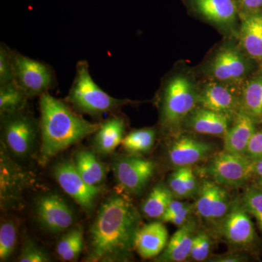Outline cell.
<instances>
[{
  "label": "cell",
  "mask_w": 262,
  "mask_h": 262,
  "mask_svg": "<svg viewBox=\"0 0 262 262\" xmlns=\"http://www.w3.org/2000/svg\"><path fill=\"white\" fill-rule=\"evenodd\" d=\"M14 82L29 98L41 96L56 86V77L51 65L10 49Z\"/></svg>",
  "instance_id": "cell-6"
},
{
  "label": "cell",
  "mask_w": 262,
  "mask_h": 262,
  "mask_svg": "<svg viewBox=\"0 0 262 262\" xmlns=\"http://www.w3.org/2000/svg\"><path fill=\"white\" fill-rule=\"evenodd\" d=\"M182 201L174 198L160 221L180 227L192 220L194 213V204Z\"/></svg>",
  "instance_id": "cell-30"
},
{
  "label": "cell",
  "mask_w": 262,
  "mask_h": 262,
  "mask_svg": "<svg viewBox=\"0 0 262 262\" xmlns=\"http://www.w3.org/2000/svg\"><path fill=\"white\" fill-rule=\"evenodd\" d=\"M198 13L212 23L230 27L234 23L237 8L233 0H192Z\"/></svg>",
  "instance_id": "cell-22"
},
{
  "label": "cell",
  "mask_w": 262,
  "mask_h": 262,
  "mask_svg": "<svg viewBox=\"0 0 262 262\" xmlns=\"http://www.w3.org/2000/svg\"><path fill=\"white\" fill-rule=\"evenodd\" d=\"M249 215L241 198H237L232 201L225 218L214 228L216 234L232 251L245 252L253 249L257 244V234Z\"/></svg>",
  "instance_id": "cell-7"
},
{
  "label": "cell",
  "mask_w": 262,
  "mask_h": 262,
  "mask_svg": "<svg viewBox=\"0 0 262 262\" xmlns=\"http://www.w3.org/2000/svg\"><path fill=\"white\" fill-rule=\"evenodd\" d=\"M113 167L117 182L131 194H139L144 190L156 168L154 162L134 155L118 158Z\"/></svg>",
  "instance_id": "cell-11"
},
{
  "label": "cell",
  "mask_w": 262,
  "mask_h": 262,
  "mask_svg": "<svg viewBox=\"0 0 262 262\" xmlns=\"http://www.w3.org/2000/svg\"><path fill=\"white\" fill-rule=\"evenodd\" d=\"M241 89L234 84L210 80L199 89L198 106L234 116L241 108Z\"/></svg>",
  "instance_id": "cell-13"
},
{
  "label": "cell",
  "mask_w": 262,
  "mask_h": 262,
  "mask_svg": "<svg viewBox=\"0 0 262 262\" xmlns=\"http://www.w3.org/2000/svg\"><path fill=\"white\" fill-rule=\"evenodd\" d=\"M213 239L205 229H198L193 239L189 260L193 261H208L211 257Z\"/></svg>",
  "instance_id": "cell-32"
},
{
  "label": "cell",
  "mask_w": 262,
  "mask_h": 262,
  "mask_svg": "<svg viewBox=\"0 0 262 262\" xmlns=\"http://www.w3.org/2000/svg\"><path fill=\"white\" fill-rule=\"evenodd\" d=\"M20 262H48L51 261L47 251L39 247L32 239L24 241L21 252L18 258Z\"/></svg>",
  "instance_id": "cell-34"
},
{
  "label": "cell",
  "mask_w": 262,
  "mask_h": 262,
  "mask_svg": "<svg viewBox=\"0 0 262 262\" xmlns=\"http://www.w3.org/2000/svg\"><path fill=\"white\" fill-rule=\"evenodd\" d=\"M14 82L10 48L4 42L0 44V86Z\"/></svg>",
  "instance_id": "cell-35"
},
{
  "label": "cell",
  "mask_w": 262,
  "mask_h": 262,
  "mask_svg": "<svg viewBox=\"0 0 262 262\" xmlns=\"http://www.w3.org/2000/svg\"><path fill=\"white\" fill-rule=\"evenodd\" d=\"M257 124L249 115L239 110L227 134L224 136V150L236 154L246 155L250 141L256 132Z\"/></svg>",
  "instance_id": "cell-17"
},
{
  "label": "cell",
  "mask_w": 262,
  "mask_h": 262,
  "mask_svg": "<svg viewBox=\"0 0 262 262\" xmlns=\"http://www.w3.org/2000/svg\"><path fill=\"white\" fill-rule=\"evenodd\" d=\"M253 165V160L247 155L223 150L212 157L203 171L210 179L223 187L239 188L251 181Z\"/></svg>",
  "instance_id": "cell-8"
},
{
  "label": "cell",
  "mask_w": 262,
  "mask_h": 262,
  "mask_svg": "<svg viewBox=\"0 0 262 262\" xmlns=\"http://www.w3.org/2000/svg\"><path fill=\"white\" fill-rule=\"evenodd\" d=\"M233 117L208 108L196 106L186 119V125L198 134L221 136L227 134Z\"/></svg>",
  "instance_id": "cell-16"
},
{
  "label": "cell",
  "mask_w": 262,
  "mask_h": 262,
  "mask_svg": "<svg viewBox=\"0 0 262 262\" xmlns=\"http://www.w3.org/2000/svg\"><path fill=\"white\" fill-rule=\"evenodd\" d=\"M140 225L141 215L128 198L120 194L108 196L90 228L86 261H131Z\"/></svg>",
  "instance_id": "cell-1"
},
{
  "label": "cell",
  "mask_w": 262,
  "mask_h": 262,
  "mask_svg": "<svg viewBox=\"0 0 262 262\" xmlns=\"http://www.w3.org/2000/svg\"><path fill=\"white\" fill-rule=\"evenodd\" d=\"M246 155L252 160L262 158V129L256 130L248 145Z\"/></svg>",
  "instance_id": "cell-36"
},
{
  "label": "cell",
  "mask_w": 262,
  "mask_h": 262,
  "mask_svg": "<svg viewBox=\"0 0 262 262\" xmlns=\"http://www.w3.org/2000/svg\"><path fill=\"white\" fill-rule=\"evenodd\" d=\"M84 246L83 230L80 227L70 229L63 234L56 246V253L62 261H75Z\"/></svg>",
  "instance_id": "cell-28"
},
{
  "label": "cell",
  "mask_w": 262,
  "mask_h": 262,
  "mask_svg": "<svg viewBox=\"0 0 262 262\" xmlns=\"http://www.w3.org/2000/svg\"><path fill=\"white\" fill-rule=\"evenodd\" d=\"M239 46L251 59L262 66V12L243 14Z\"/></svg>",
  "instance_id": "cell-20"
},
{
  "label": "cell",
  "mask_w": 262,
  "mask_h": 262,
  "mask_svg": "<svg viewBox=\"0 0 262 262\" xmlns=\"http://www.w3.org/2000/svg\"><path fill=\"white\" fill-rule=\"evenodd\" d=\"M4 144L18 158L30 154L37 139V122L26 108L21 111L1 117Z\"/></svg>",
  "instance_id": "cell-9"
},
{
  "label": "cell",
  "mask_w": 262,
  "mask_h": 262,
  "mask_svg": "<svg viewBox=\"0 0 262 262\" xmlns=\"http://www.w3.org/2000/svg\"><path fill=\"white\" fill-rule=\"evenodd\" d=\"M252 184L262 187V158L253 160Z\"/></svg>",
  "instance_id": "cell-39"
},
{
  "label": "cell",
  "mask_w": 262,
  "mask_h": 262,
  "mask_svg": "<svg viewBox=\"0 0 262 262\" xmlns=\"http://www.w3.org/2000/svg\"><path fill=\"white\" fill-rule=\"evenodd\" d=\"M156 140V130L152 127L139 129L125 136L122 142L123 149L133 155L149 152Z\"/></svg>",
  "instance_id": "cell-29"
},
{
  "label": "cell",
  "mask_w": 262,
  "mask_h": 262,
  "mask_svg": "<svg viewBox=\"0 0 262 262\" xmlns=\"http://www.w3.org/2000/svg\"><path fill=\"white\" fill-rule=\"evenodd\" d=\"M241 201L248 213L254 217L262 232V187L253 184L247 186Z\"/></svg>",
  "instance_id": "cell-31"
},
{
  "label": "cell",
  "mask_w": 262,
  "mask_h": 262,
  "mask_svg": "<svg viewBox=\"0 0 262 262\" xmlns=\"http://www.w3.org/2000/svg\"><path fill=\"white\" fill-rule=\"evenodd\" d=\"M199 88L189 75L177 74L165 81L160 93V121L173 132L198 106Z\"/></svg>",
  "instance_id": "cell-3"
},
{
  "label": "cell",
  "mask_w": 262,
  "mask_h": 262,
  "mask_svg": "<svg viewBox=\"0 0 262 262\" xmlns=\"http://www.w3.org/2000/svg\"><path fill=\"white\" fill-rule=\"evenodd\" d=\"M232 203L225 187L211 179H203L194 203V213L215 228L228 213Z\"/></svg>",
  "instance_id": "cell-10"
},
{
  "label": "cell",
  "mask_w": 262,
  "mask_h": 262,
  "mask_svg": "<svg viewBox=\"0 0 262 262\" xmlns=\"http://www.w3.org/2000/svg\"><path fill=\"white\" fill-rule=\"evenodd\" d=\"M239 110L249 115L257 125L262 124V66L243 84Z\"/></svg>",
  "instance_id": "cell-23"
},
{
  "label": "cell",
  "mask_w": 262,
  "mask_h": 262,
  "mask_svg": "<svg viewBox=\"0 0 262 262\" xmlns=\"http://www.w3.org/2000/svg\"><path fill=\"white\" fill-rule=\"evenodd\" d=\"M41 162L48 160L84 138L94 135L100 123L91 122L76 113L66 101L49 93L39 96Z\"/></svg>",
  "instance_id": "cell-2"
},
{
  "label": "cell",
  "mask_w": 262,
  "mask_h": 262,
  "mask_svg": "<svg viewBox=\"0 0 262 262\" xmlns=\"http://www.w3.org/2000/svg\"><path fill=\"white\" fill-rule=\"evenodd\" d=\"M244 14L254 13L261 10L262 0H239Z\"/></svg>",
  "instance_id": "cell-38"
},
{
  "label": "cell",
  "mask_w": 262,
  "mask_h": 262,
  "mask_svg": "<svg viewBox=\"0 0 262 262\" xmlns=\"http://www.w3.org/2000/svg\"><path fill=\"white\" fill-rule=\"evenodd\" d=\"M17 226L7 221L0 227V260L5 261L13 254L17 243Z\"/></svg>",
  "instance_id": "cell-33"
},
{
  "label": "cell",
  "mask_w": 262,
  "mask_h": 262,
  "mask_svg": "<svg viewBox=\"0 0 262 262\" xmlns=\"http://www.w3.org/2000/svg\"><path fill=\"white\" fill-rule=\"evenodd\" d=\"M55 178L61 189L85 211L94 208L99 194V187L90 185L77 171L75 164L63 161L53 170Z\"/></svg>",
  "instance_id": "cell-12"
},
{
  "label": "cell",
  "mask_w": 262,
  "mask_h": 262,
  "mask_svg": "<svg viewBox=\"0 0 262 262\" xmlns=\"http://www.w3.org/2000/svg\"><path fill=\"white\" fill-rule=\"evenodd\" d=\"M74 164L81 177L90 185L99 187L106 178L104 166L91 151H78Z\"/></svg>",
  "instance_id": "cell-25"
},
{
  "label": "cell",
  "mask_w": 262,
  "mask_h": 262,
  "mask_svg": "<svg viewBox=\"0 0 262 262\" xmlns=\"http://www.w3.org/2000/svg\"><path fill=\"white\" fill-rule=\"evenodd\" d=\"M168 229L163 222H155L141 227L136 236L135 250L144 259L157 258L168 242Z\"/></svg>",
  "instance_id": "cell-19"
},
{
  "label": "cell",
  "mask_w": 262,
  "mask_h": 262,
  "mask_svg": "<svg viewBox=\"0 0 262 262\" xmlns=\"http://www.w3.org/2000/svg\"><path fill=\"white\" fill-rule=\"evenodd\" d=\"M35 211L41 227L53 233L67 230L75 222L70 206L56 194L40 196L36 203Z\"/></svg>",
  "instance_id": "cell-14"
},
{
  "label": "cell",
  "mask_w": 262,
  "mask_h": 262,
  "mask_svg": "<svg viewBox=\"0 0 262 262\" xmlns=\"http://www.w3.org/2000/svg\"><path fill=\"white\" fill-rule=\"evenodd\" d=\"M200 185L201 182L192 166L174 169L168 179V187L173 192L174 198L182 201L196 196Z\"/></svg>",
  "instance_id": "cell-24"
},
{
  "label": "cell",
  "mask_w": 262,
  "mask_h": 262,
  "mask_svg": "<svg viewBox=\"0 0 262 262\" xmlns=\"http://www.w3.org/2000/svg\"><path fill=\"white\" fill-rule=\"evenodd\" d=\"M214 151L215 146L211 143L192 136L181 135L169 145L168 160L174 169L192 166L208 159Z\"/></svg>",
  "instance_id": "cell-15"
},
{
  "label": "cell",
  "mask_w": 262,
  "mask_h": 262,
  "mask_svg": "<svg viewBox=\"0 0 262 262\" xmlns=\"http://www.w3.org/2000/svg\"><path fill=\"white\" fill-rule=\"evenodd\" d=\"M248 261V257L244 251H231L225 254L212 256L208 258L210 262H245Z\"/></svg>",
  "instance_id": "cell-37"
},
{
  "label": "cell",
  "mask_w": 262,
  "mask_h": 262,
  "mask_svg": "<svg viewBox=\"0 0 262 262\" xmlns=\"http://www.w3.org/2000/svg\"><path fill=\"white\" fill-rule=\"evenodd\" d=\"M66 101L77 113L93 117L115 113L130 103L125 99H118L106 94L93 79L87 61H80L76 65L75 79Z\"/></svg>",
  "instance_id": "cell-4"
},
{
  "label": "cell",
  "mask_w": 262,
  "mask_h": 262,
  "mask_svg": "<svg viewBox=\"0 0 262 262\" xmlns=\"http://www.w3.org/2000/svg\"><path fill=\"white\" fill-rule=\"evenodd\" d=\"M195 219L192 218L173 234L166 247L156 258L159 262H183L190 257L191 250L194 235L198 231Z\"/></svg>",
  "instance_id": "cell-18"
},
{
  "label": "cell",
  "mask_w": 262,
  "mask_h": 262,
  "mask_svg": "<svg viewBox=\"0 0 262 262\" xmlns=\"http://www.w3.org/2000/svg\"><path fill=\"white\" fill-rule=\"evenodd\" d=\"M126 130L125 119L114 115L100 123L97 131L94 134L95 147L98 152L108 155L113 152L122 144Z\"/></svg>",
  "instance_id": "cell-21"
},
{
  "label": "cell",
  "mask_w": 262,
  "mask_h": 262,
  "mask_svg": "<svg viewBox=\"0 0 262 262\" xmlns=\"http://www.w3.org/2000/svg\"><path fill=\"white\" fill-rule=\"evenodd\" d=\"M29 99L25 92L15 82L0 86V115H13L27 108Z\"/></svg>",
  "instance_id": "cell-27"
},
{
  "label": "cell",
  "mask_w": 262,
  "mask_h": 262,
  "mask_svg": "<svg viewBox=\"0 0 262 262\" xmlns=\"http://www.w3.org/2000/svg\"><path fill=\"white\" fill-rule=\"evenodd\" d=\"M174 198L173 192L168 186L158 184L146 198L141 206V211L146 218L160 220Z\"/></svg>",
  "instance_id": "cell-26"
},
{
  "label": "cell",
  "mask_w": 262,
  "mask_h": 262,
  "mask_svg": "<svg viewBox=\"0 0 262 262\" xmlns=\"http://www.w3.org/2000/svg\"><path fill=\"white\" fill-rule=\"evenodd\" d=\"M244 50L234 45H225L220 48L206 66L209 80L243 85L254 73V63Z\"/></svg>",
  "instance_id": "cell-5"
}]
</instances>
